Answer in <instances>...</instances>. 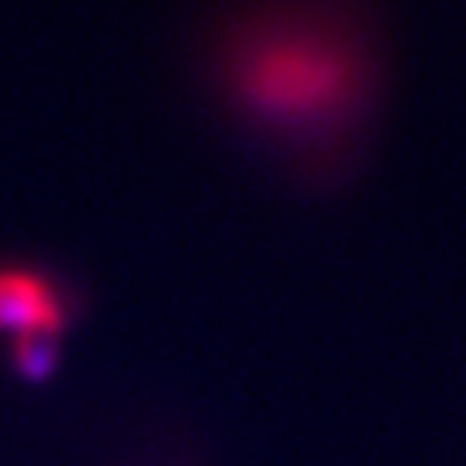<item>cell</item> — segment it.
I'll use <instances>...</instances> for the list:
<instances>
[{
  "label": "cell",
  "mask_w": 466,
  "mask_h": 466,
  "mask_svg": "<svg viewBox=\"0 0 466 466\" xmlns=\"http://www.w3.org/2000/svg\"><path fill=\"white\" fill-rule=\"evenodd\" d=\"M228 84L242 111L273 128L311 132L356 107L367 86V63L342 32L277 21L235 46Z\"/></svg>",
  "instance_id": "1"
},
{
  "label": "cell",
  "mask_w": 466,
  "mask_h": 466,
  "mask_svg": "<svg viewBox=\"0 0 466 466\" xmlns=\"http://www.w3.org/2000/svg\"><path fill=\"white\" fill-rule=\"evenodd\" d=\"M73 325V298L52 273L25 263H0V335L63 339Z\"/></svg>",
  "instance_id": "2"
},
{
  "label": "cell",
  "mask_w": 466,
  "mask_h": 466,
  "mask_svg": "<svg viewBox=\"0 0 466 466\" xmlns=\"http://www.w3.org/2000/svg\"><path fill=\"white\" fill-rule=\"evenodd\" d=\"M59 342H63V339H49V335H28V339L7 342L17 377H25V380H32V383L49 380L56 363H59Z\"/></svg>",
  "instance_id": "3"
}]
</instances>
